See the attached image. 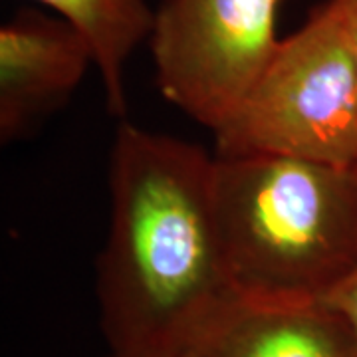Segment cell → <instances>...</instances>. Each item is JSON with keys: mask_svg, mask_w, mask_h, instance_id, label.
<instances>
[{"mask_svg": "<svg viewBox=\"0 0 357 357\" xmlns=\"http://www.w3.org/2000/svg\"><path fill=\"white\" fill-rule=\"evenodd\" d=\"M82 32L93 52L105 105L126 119V66L131 54L149 40L155 8L147 0H36Z\"/></svg>", "mask_w": 357, "mask_h": 357, "instance_id": "obj_7", "label": "cell"}, {"mask_svg": "<svg viewBox=\"0 0 357 357\" xmlns=\"http://www.w3.org/2000/svg\"><path fill=\"white\" fill-rule=\"evenodd\" d=\"M213 133L215 155L357 167V64L335 0L278 42L241 105Z\"/></svg>", "mask_w": 357, "mask_h": 357, "instance_id": "obj_3", "label": "cell"}, {"mask_svg": "<svg viewBox=\"0 0 357 357\" xmlns=\"http://www.w3.org/2000/svg\"><path fill=\"white\" fill-rule=\"evenodd\" d=\"M199 357H357L347 319L326 300L236 296L192 347Z\"/></svg>", "mask_w": 357, "mask_h": 357, "instance_id": "obj_6", "label": "cell"}, {"mask_svg": "<svg viewBox=\"0 0 357 357\" xmlns=\"http://www.w3.org/2000/svg\"><path fill=\"white\" fill-rule=\"evenodd\" d=\"M282 0H163L149 48L169 102L217 131L241 105L280 38Z\"/></svg>", "mask_w": 357, "mask_h": 357, "instance_id": "obj_4", "label": "cell"}, {"mask_svg": "<svg viewBox=\"0 0 357 357\" xmlns=\"http://www.w3.org/2000/svg\"><path fill=\"white\" fill-rule=\"evenodd\" d=\"M93 52L62 16L22 10L0 28V139L24 137L79 86Z\"/></svg>", "mask_w": 357, "mask_h": 357, "instance_id": "obj_5", "label": "cell"}, {"mask_svg": "<svg viewBox=\"0 0 357 357\" xmlns=\"http://www.w3.org/2000/svg\"><path fill=\"white\" fill-rule=\"evenodd\" d=\"M112 218L98 260L109 354L195 347L238 294L215 208V155L121 121L109 159Z\"/></svg>", "mask_w": 357, "mask_h": 357, "instance_id": "obj_1", "label": "cell"}, {"mask_svg": "<svg viewBox=\"0 0 357 357\" xmlns=\"http://www.w3.org/2000/svg\"><path fill=\"white\" fill-rule=\"evenodd\" d=\"M324 300L330 302L347 319L357 345V270Z\"/></svg>", "mask_w": 357, "mask_h": 357, "instance_id": "obj_8", "label": "cell"}, {"mask_svg": "<svg viewBox=\"0 0 357 357\" xmlns=\"http://www.w3.org/2000/svg\"><path fill=\"white\" fill-rule=\"evenodd\" d=\"M335 2L340 4L342 14H344L345 28H347V34H349V42H351L357 64V0H335Z\"/></svg>", "mask_w": 357, "mask_h": 357, "instance_id": "obj_9", "label": "cell"}, {"mask_svg": "<svg viewBox=\"0 0 357 357\" xmlns=\"http://www.w3.org/2000/svg\"><path fill=\"white\" fill-rule=\"evenodd\" d=\"M107 357H199V354L192 347L185 349H169V351H151V354H109Z\"/></svg>", "mask_w": 357, "mask_h": 357, "instance_id": "obj_10", "label": "cell"}, {"mask_svg": "<svg viewBox=\"0 0 357 357\" xmlns=\"http://www.w3.org/2000/svg\"><path fill=\"white\" fill-rule=\"evenodd\" d=\"M215 208L238 296L324 300L357 270V167L215 155Z\"/></svg>", "mask_w": 357, "mask_h": 357, "instance_id": "obj_2", "label": "cell"}]
</instances>
